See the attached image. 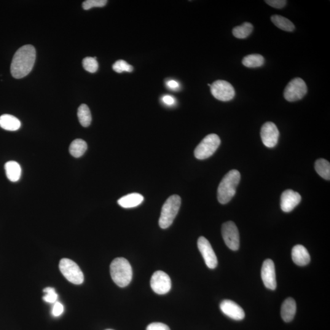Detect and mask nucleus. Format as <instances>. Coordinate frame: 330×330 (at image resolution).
<instances>
[{
	"label": "nucleus",
	"instance_id": "f257e3e1",
	"mask_svg": "<svg viewBox=\"0 0 330 330\" xmlns=\"http://www.w3.org/2000/svg\"><path fill=\"white\" fill-rule=\"evenodd\" d=\"M36 58V49L33 45H26L20 47L15 52L10 66L13 77L20 79L30 73Z\"/></svg>",
	"mask_w": 330,
	"mask_h": 330
},
{
	"label": "nucleus",
	"instance_id": "f03ea898",
	"mask_svg": "<svg viewBox=\"0 0 330 330\" xmlns=\"http://www.w3.org/2000/svg\"><path fill=\"white\" fill-rule=\"evenodd\" d=\"M240 178L239 171L236 170H230L224 176L217 191V198L220 204L226 205L234 197Z\"/></svg>",
	"mask_w": 330,
	"mask_h": 330
},
{
	"label": "nucleus",
	"instance_id": "7ed1b4c3",
	"mask_svg": "<svg viewBox=\"0 0 330 330\" xmlns=\"http://www.w3.org/2000/svg\"><path fill=\"white\" fill-rule=\"evenodd\" d=\"M110 275L112 281L120 288L127 286L132 280L131 265L124 257H117L110 265Z\"/></svg>",
	"mask_w": 330,
	"mask_h": 330
},
{
	"label": "nucleus",
	"instance_id": "20e7f679",
	"mask_svg": "<svg viewBox=\"0 0 330 330\" xmlns=\"http://www.w3.org/2000/svg\"><path fill=\"white\" fill-rule=\"evenodd\" d=\"M181 205V198L179 196H171L163 205L158 224L162 229H166L173 224L178 215Z\"/></svg>",
	"mask_w": 330,
	"mask_h": 330
},
{
	"label": "nucleus",
	"instance_id": "39448f33",
	"mask_svg": "<svg viewBox=\"0 0 330 330\" xmlns=\"http://www.w3.org/2000/svg\"><path fill=\"white\" fill-rule=\"evenodd\" d=\"M221 140L216 134L207 135L196 147L194 154L197 159H207L213 155L219 148Z\"/></svg>",
	"mask_w": 330,
	"mask_h": 330
},
{
	"label": "nucleus",
	"instance_id": "423d86ee",
	"mask_svg": "<svg viewBox=\"0 0 330 330\" xmlns=\"http://www.w3.org/2000/svg\"><path fill=\"white\" fill-rule=\"evenodd\" d=\"M61 273L70 283L79 285L84 281V275L79 265L72 260L64 258L59 265Z\"/></svg>",
	"mask_w": 330,
	"mask_h": 330
},
{
	"label": "nucleus",
	"instance_id": "0eeeda50",
	"mask_svg": "<svg viewBox=\"0 0 330 330\" xmlns=\"http://www.w3.org/2000/svg\"><path fill=\"white\" fill-rule=\"evenodd\" d=\"M308 91L304 80L296 78L288 83L284 90V97L288 102H296L304 98Z\"/></svg>",
	"mask_w": 330,
	"mask_h": 330
},
{
	"label": "nucleus",
	"instance_id": "6e6552de",
	"mask_svg": "<svg viewBox=\"0 0 330 330\" xmlns=\"http://www.w3.org/2000/svg\"><path fill=\"white\" fill-rule=\"evenodd\" d=\"M222 238L227 247L232 251H237L240 246L239 232L234 222L227 221L221 227Z\"/></svg>",
	"mask_w": 330,
	"mask_h": 330
},
{
	"label": "nucleus",
	"instance_id": "1a4fd4ad",
	"mask_svg": "<svg viewBox=\"0 0 330 330\" xmlns=\"http://www.w3.org/2000/svg\"><path fill=\"white\" fill-rule=\"evenodd\" d=\"M211 91L215 98L222 102L231 101L235 95L232 85L224 80H217L214 82L211 85Z\"/></svg>",
	"mask_w": 330,
	"mask_h": 330
},
{
	"label": "nucleus",
	"instance_id": "9d476101",
	"mask_svg": "<svg viewBox=\"0 0 330 330\" xmlns=\"http://www.w3.org/2000/svg\"><path fill=\"white\" fill-rule=\"evenodd\" d=\"M151 287L152 291L158 295L167 294L171 288V278L163 271H157L152 276Z\"/></svg>",
	"mask_w": 330,
	"mask_h": 330
},
{
	"label": "nucleus",
	"instance_id": "9b49d317",
	"mask_svg": "<svg viewBox=\"0 0 330 330\" xmlns=\"http://www.w3.org/2000/svg\"><path fill=\"white\" fill-rule=\"evenodd\" d=\"M198 247L202 254L206 264L211 269H214L218 265V260L210 242L204 237H200L198 240Z\"/></svg>",
	"mask_w": 330,
	"mask_h": 330
},
{
	"label": "nucleus",
	"instance_id": "f8f14e48",
	"mask_svg": "<svg viewBox=\"0 0 330 330\" xmlns=\"http://www.w3.org/2000/svg\"><path fill=\"white\" fill-rule=\"evenodd\" d=\"M261 136L263 144L269 148H273L278 143L280 132L274 123L267 122L262 125Z\"/></svg>",
	"mask_w": 330,
	"mask_h": 330
},
{
	"label": "nucleus",
	"instance_id": "ddd939ff",
	"mask_svg": "<svg viewBox=\"0 0 330 330\" xmlns=\"http://www.w3.org/2000/svg\"><path fill=\"white\" fill-rule=\"evenodd\" d=\"M261 277L263 283L267 289L274 291L277 286L276 280L274 262L270 259L263 263L261 269Z\"/></svg>",
	"mask_w": 330,
	"mask_h": 330
},
{
	"label": "nucleus",
	"instance_id": "4468645a",
	"mask_svg": "<svg viewBox=\"0 0 330 330\" xmlns=\"http://www.w3.org/2000/svg\"><path fill=\"white\" fill-rule=\"evenodd\" d=\"M302 197L299 193L292 190L284 191L281 197V208L284 213H288L301 202Z\"/></svg>",
	"mask_w": 330,
	"mask_h": 330
},
{
	"label": "nucleus",
	"instance_id": "2eb2a0df",
	"mask_svg": "<svg viewBox=\"0 0 330 330\" xmlns=\"http://www.w3.org/2000/svg\"><path fill=\"white\" fill-rule=\"evenodd\" d=\"M220 307L222 313L233 320L241 321L245 318V314L242 308L232 300H223Z\"/></svg>",
	"mask_w": 330,
	"mask_h": 330
},
{
	"label": "nucleus",
	"instance_id": "dca6fc26",
	"mask_svg": "<svg viewBox=\"0 0 330 330\" xmlns=\"http://www.w3.org/2000/svg\"><path fill=\"white\" fill-rule=\"evenodd\" d=\"M292 258L299 266H305L309 264L311 257L307 249L301 245L295 246L292 250Z\"/></svg>",
	"mask_w": 330,
	"mask_h": 330
},
{
	"label": "nucleus",
	"instance_id": "f3484780",
	"mask_svg": "<svg viewBox=\"0 0 330 330\" xmlns=\"http://www.w3.org/2000/svg\"><path fill=\"white\" fill-rule=\"evenodd\" d=\"M297 311L296 302L292 298H288L281 306V315L286 323H290L294 318Z\"/></svg>",
	"mask_w": 330,
	"mask_h": 330
},
{
	"label": "nucleus",
	"instance_id": "a211bd4d",
	"mask_svg": "<svg viewBox=\"0 0 330 330\" xmlns=\"http://www.w3.org/2000/svg\"><path fill=\"white\" fill-rule=\"evenodd\" d=\"M144 201V197L139 193H131L120 198L117 201L118 205L123 208L129 209L135 208L140 205Z\"/></svg>",
	"mask_w": 330,
	"mask_h": 330
},
{
	"label": "nucleus",
	"instance_id": "6ab92c4d",
	"mask_svg": "<svg viewBox=\"0 0 330 330\" xmlns=\"http://www.w3.org/2000/svg\"><path fill=\"white\" fill-rule=\"evenodd\" d=\"M0 127L6 130L16 131L21 127V122L12 115L3 114L0 116Z\"/></svg>",
	"mask_w": 330,
	"mask_h": 330
},
{
	"label": "nucleus",
	"instance_id": "aec40b11",
	"mask_svg": "<svg viewBox=\"0 0 330 330\" xmlns=\"http://www.w3.org/2000/svg\"><path fill=\"white\" fill-rule=\"evenodd\" d=\"M5 171L8 179L11 182H17L20 179L21 174L20 166L15 161H9L5 164Z\"/></svg>",
	"mask_w": 330,
	"mask_h": 330
},
{
	"label": "nucleus",
	"instance_id": "412c9836",
	"mask_svg": "<svg viewBox=\"0 0 330 330\" xmlns=\"http://www.w3.org/2000/svg\"><path fill=\"white\" fill-rule=\"evenodd\" d=\"M88 148L87 143L82 139H75L69 147V152L76 158L82 157Z\"/></svg>",
	"mask_w": 330,
	"mask_h": 330
},
{
	"label": "nucleus",
	"instance_id": "4be33fe9",
	"mask_svg": "<svg viewBox=\"0 0 330 330\" xmlns=\"http://www.w3.org/2000/svg\"><path fill=\"white\" fill-rule=\"evenodd\" d=\"M273 24L278 28L282 29L283 31L291 32L295 29V25L291 20L288 18L279 15H272L271 17Z\"/></svg>",
	"mask_w": 330,
	"mask_h": 330
},
{
	"label": "nucleus",
	"instance_id": "5701e85b",
	"mask_svg": "<svg viewBox=\"0 0 330 330\" xmlns=\"http://www.w3.org/2000/svg\"><path fill=\"white\" fill-rule=\"evenodd\" d=\"M79 122L83 127H87L91 124L92 117L89 107L86 104H82L79 107L77 112Z\"/></svg>",
	"mask_w": 330,
	"mask_h": 330
},
{
	"label": "nucleus",
	"instance_id": "b1692460",
	"mask_svg": "<svg viewBox=\"0 0 330 330\" xmlns=\"http://www.w3.org/2000/svg\"><path fill=\"white\" fill-rule=\"evenodd\" d=\"M242 64L246 68H259L264 64V58L259 54L249 55L243 58Z\"/></svg>",
	"mask_w": 330,
	"mask_h": 330
},
{
	"label": "nucleus",
	"instance_id": "393cba45",
	"mask_svg": "<svg viewBox=\"0 0 330 330\" xmlns=\"http://www.w3.org/2000/svg\"><path fill=\"white\" fill-rule=\"evenodd\" d=\"M315 170L322 178L330 181V163L328 161L323 158L317 160L315 163Z\"/></svg>",
	"mask_w": 330,
	"mask_h": 330
},
{
	"label": "nucleus",
	"instance_id": "a878e982",
	"mask_svg": "<svg viewBox=\"0 0 330 330\" xmlns=\"http://www.w3.org/2000/svg\"><path fill=\"white\" fill-rule=\"evenodd\" d=\"M253 30V26L251 23L245 22L240 26H235L232 30V34L238 39L246 38Z\"/></svg>",
	"mask_w": 330,
	"mask_h": 330
},
{
	"label": "nucleus",
	"instance_id": "bb28decb",
	"mask_svg": "<svg viewBox=\"0 0 330 330\" xmlns=\"http://www.w3.org/2000/svg\"><path fill=\"white\" fill-rule=\"evenodd\" d=\"M83 66L86 71L91 73H95L99 68V64L96 57L85 58L83 60Z\"/></svg>",
	"mask_w": 330,
	"mask_h": 330
},
{
	"label": "nucleus",
	"instance_id": "cd10ccee",
	"mask_svg": "<svg viewBox=\"0 0 330 330\" xmlns=\"http://www.w3.org/2000/svg\"><path fill=\"white\" fill-rule=\"evenodd\" d=\"M112 69L117 73H122L123 72H132L133 68L124 60H118L112 66Z\"/></svg>",
	"mask_w": 330,
	"mask_h": 330
},
{
	"label": "nucleus",
	"instance_id": "c85d7f7f",
	"mask_svg": "<svg viewBox=\"0 0 330 330\" xmlns=\"http://www.w3.org/2000/svg\"><path fill=\"white\" fill-rule=\"evenodd\" d=\"M43 291L45 293V296L43 297L44 301L52 303V304H54L55 302H57L58 296L54 288L48 287V288H45Z\"/></svg>",
	"mask_w": 330,
	"mask_h": 330
},
{
	"label": "nucleus",
	"instance_id": "c756f323",
	"mask_svg": "<svg viewBox=\"0 0 330 330\" xmlns=\"http://www.w3.org/2000/svg\"><path fill=\"white\" fill-rule=\"evenodd\" d=\"M107 2L106 0H87L83 2L82 6L85 10H89L94 7H104Z\"/></svg>",
	"mask_w": 330,
	"mask_h": 330
},
{
	"label": "nucleus",
	"instance_id": "7c9ffc66",
	"mask_svg": "<svg viewBox=\"0 0 330 330\" xmlns=\"http://www.w3.org/2000/svg\"><path fill=\"white\" fill-rule=\"evenodd\" d=\"M64 312V307L60 302H56L53 305L52 311V315L54 317H59L62 315Z\"/></svg>",
	"mask_w": 330,
	"mask_h": 330
},
{
	"label": "nucleus",
	"instance_id": "2f4dec72",
	"mask_svg": "<svg viewBox=\"0 0 330 330\" xmlns=\"http://www.w3.org/2000/svg\"><path fill=\"white\" fill-rule=\"evenodd\" d=\"M146 330H170L166 325L163 323H154L149 324Z\"/></svg>",
	"mask_w": 330,
	"mask_h": 330
},
{
	"label": "nucleus",
	"instance_id": "473e14b6",
	"mask_svg": "<svg viewBox=\"0 0 330 330\" xmlns=\"http://www.w3.org/2000/svg\"><path fill=\"white\" fill-rule=\"evenodd\" d=\"M265 2L270 6L277 9H281L285 6L287 2L285 0H267Z\"/></svg>",
	"mask_w": 330,
	"mask_h": 330
},
{
	"label": "nucleus",
	"instance_id": "72a5a7b5",
	"mask_svg": "<svg viewBox=\"0 0 330 330\" xmlns=\"http://www.w3.org/2000/svg\"><path fill=\"white\" fill-rule=\"evenodd\" d=\"M162 101L166 106H172L176 103V99L173 96L170 95L163 96Z\"/></svg>",
	"mask_w": 330,
	"mask_h": 330
},
{
	"label": "nucleus",
	"instance_id": "f704fd0d",
	"mask_svg": "<svg viewBox=\"0 0 330 330\" xmlns=\"http://www.w3.org/2000/svg\"><path fill=\"white\" fill-rule=\"evenodd\" d=\"M166 87L171 90H178L180 87L179 82L174 80H168V82H166Z\"/></svg>",
	"mask_w": 330,
	"mask_h": 330
},
{
	"label": "nucleus",
	"instance_id": "c9c22d12",
	"mask_svg": "<svg viewBox=\"0 0 330 330\" xmlns=\"http://www.w3.org/2000/svg\"></svg>",
	"mask_w": 330,
	"mask_h": 330
}]
</instances>
